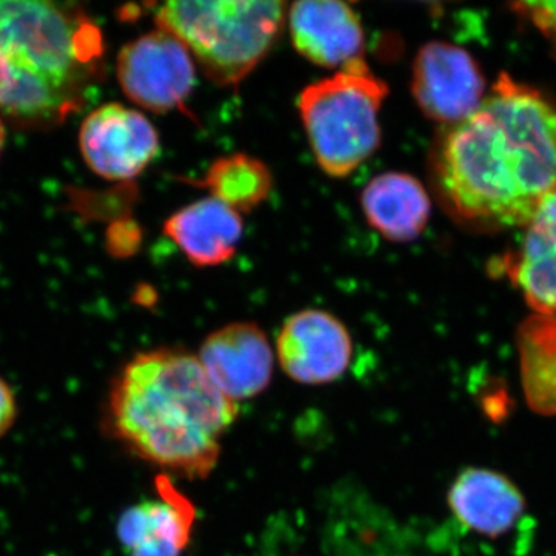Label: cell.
Instances as JSON below:
<instances>
[{
    "mask_svg": "<svg viewBox=\"0 0 556 556\" xmlns=\"http://www.w3.org/2000/svg\"><path fill=\"white\" fill-rule=\"evenodd\" d=\"M515 9L532 22L556 50V2H525Z\"/></svg>",
    "mask_w": 556,
    "mask_h": 556,
    "instance_id": "d6986e66",
    "label": "cell"
},
{
    "mask_svg": "<svg viewBox=\"0 0 556 556\" xmlns=\"http://www.w3.org/2000/svg\"><path fill=\"white\" fill-rule=\"evenodd\" d=\"M239 415L195 354L161 346L139 351L116 372L102 427L130 455L197 481L217 467L223 437Z\"/></svg>",
    "mask_w": 556,
    "mask_h": 556,
    "instance_id": "7a4b0ae2",
    "label": "cell"
},
{
    "mask_svg": "<svg viewBox=\"0 0 556 556\" xmlns=\"http://www.w3.org/2000/svg\"><path fill=\"white\" fill-rule=\"evenodd\" d=\"M412 91L427 118L452 126L482 104L485 79L468 51L433 40L413 61Z\"/></svg>",
    "mask_w": 556,
    "mask_h": 556,
    "instance_id": "ba28073f",
    "label": "cell"
},
{
    "mask_svg": "<svg viewBox=\"0 0 556 556\" xmlns=\"http://www.w3.org/2000/svg\"><path fill=\"white\" fill-rule=\"evenodd\" d=\"M78 141L89 169L109 181L138 177L160 152L159 131L148 116L118 102L91 110Z\"/></svg>",
    "mask_w": 556,
    "mask_h": 556,
    "instance_id": "52a82bcc",
    "label": "cell"
},
{
    "mask_svg": "<svg viewBox=\"0 0 556 556\" xmlns=\"http://www.w3.org/2000/svg\"><path fill=\"white\" fill-rule=\"evenodd\" d=\"M159 500L123 511L116 535L127 556H181L195 525V507L161 478Z\"/></svg>",
    "mask_w": 556,
    "mask_h": 556,
    "instance_id": "7c38bea8",
    "label": "cell"
},
{
    "mask_svg": "<svg viewBox=\"0 0 556 556\" xmlns=\"http://www.w3.org/2000/svg\"><path fill=\"white\" fill-rule=\"evenodd\" d=\"M353 351V339L343 321L324 309H303L289 316L276 342L278 365L302 386H327L342 378Z\"/></svg>",
    "mask_w": 556,
    "mask_h": 556,
    "instance_id": "9c48e42d",
    "label": "cell"
},
{
    "mask_svg": "<svg viewBox=\"0 0 556 556\" xmlns=\"http://www.w3.org/2000/svg\"><path fill=\"white\" fill-rule=\"evenodd\" d=\"M197 357L208 380L236 404L270 386L277 361L268 336L252 321L215 329L201 343Z\"/></svg>",
    "mask_w": 556,
    "mask_h": 556,
    "instance_id": "30bf717a",
    "label": "cell"
},
{
    "mask_svg": "<svg viewBox=\"0 0 556 556\" xmlns=\"http://www.w3.org/2000/svg\"><path fill=\"white\" fill-rule=\"evenodd\" d=\"M104 38L89 14L43 0H0V115L24 127L64 123L104 78Z\"/></svg>",
    "mask_w": 556,
    "mask_h": 556,
    "instance_id": "3957f363",
    "label": "cell"
},
{
    "mask_svg": "<svg viewBox=\"0 0 556 556\" xmlns=\"http://www.w3.org/2000/svg\"><path fill=\"white\" fill-rule=\"evenodd\" d=\"M361 206L369 226L394 243L422 236L431 214L430 195L422 182L401 172L372 178L362 190Z\"/></svg>",
    "mask_w": 556,
    "mask_h": 556,
    "instance_id": "2e32d148",
    "label": "cell"
},
{
    "mask_svg": "<svg viewBox=\"0 0 556 556\" xmlns=\"http://www.w3.org/2000/svg\"><path fill=\"white\" fill-rule=\"evenodd\" d=\"M20 416V402L16 391L9 380L0 376V441L13 430Z\"/></svg>",
    "mask_w": 556,
    "mask_h": 556,
    "instance_id": "ffe728a7",
    "label": "cell"
},
{
    "mask_svg": "<svg viewBox=\"0 0 556 556\" xmlns=\"http://www.w3.org/2000/svg\"><path fill=\"white\" fill-rule=\"evenodd\" d=\"M543 321L522 334V378L532 408L556 413V320Z\"/></svg>",
    "mask_w": 556,
    "mask_h": 556,
    "instance_id": "ac0fdd59",
    "label": "cell"
},
{
    "mask_svg": "<svg viewBox=\"0 0 556 556\" xmlns=\"http://www.w3.org/2000/svg\"><path fill=\"white\" fill-rule=\"evenodd\" d=\"M448 506L455 517L479 535L501 536L518 525L526 501L518 486L497 471L468 468L453 482Z\"/></svg>",
    "mask_w": 556,
    "mask_h": 556,
    "instance_id": "5bb4252c",
    "label": "cell"
},
{
    "mask_svg": "<svg viewBox=\"0 0 556 556\" xmlns=\"http://www.w3.org/2000/svg\"><path fill=\"white\" fill-rule=\"evenodd\" d=\"M7 142V126L5 119L0 115V156H2L3 149H5Z\"/></svg>",
    "mask_w": 556,
    "mask_h": 556,
    "instance_id": "44dd1931",
    "label": "cell"
},
{
    "mask_svg": "<svg viewBox=\"0 0 556 556\" xmlns=\"http://www.w3.org/2000/svg\"><path fill=\"white\" fill-rule=\"evenodd\" d=\"M287 17L277 0H185L155 13L156 28L181 40L219 87L240 86L276 46Z\"/></svg>",
    "mask_w": 556,
    "mask_h": 556,
    "instance_id": "277c9868",
    "label": "cell"
},
{
    "mask_svg": "<svg viewBox=\"0 0 556 556\" xmlns=\"http://www.w3.org/2000/svg\"><path fill=\"white\" fill-rule=\"evenodd\" d=\"M193 185L207 189L212 199L239 214H249L269 199L274 179L262 160L248 153H233L215 160L204 178Z\"/></svg>",
    "mask_w": 556,
    "mask_h": 556,
    "instance_id": "e0dca14e",
    "label": "cell"
},
{
    "mask_svg": "<svg viewBox=\"0 0 556 556\" xmlns=\"http://www.w3.org/2000/svg\"><path fill=\"white\" fill-rule=\"evenodd\" d=\"M442 206L479 229L525 228L556 192V104L500 79L470 116L442 126L430 156Z\"/></svg>",
    "mask_w": 556,
    "mask_h": 556,
    "instance_id": "6da1fadb",
    "label": "cell"
},
{
    "mask_svg": "<svg viewBox=\"0 0 556 556\" xmlns=\"http://www.w3.org/2000/svg\"><path fill=\"white\" fill-rule=\"evenodd\" d=\"M292 46L318 67L343 70L365 61L361 17L339 0H302L288 10Z\"/></svg>",
    "mask_w": 556,
    "mask_h": 556,
    "instance_id": "8fae6325",
    "label": "cell"
},
{
    "mask_svg": "<svg viewBox=\"0 0 556 556\" xmlns=\"http://www.w3.org/2000/svg\"><path fill=\"white\" fill-rule=\"evenodd\" d=\"M508 273L529 305L556 320V192L522 228L518 249L508 260Z\"/></svg>",
    "mask_w": 556,
    "mask_h": 556,
    "instance_id": "9a60e30c",
    "label": "cell"
},
{
    "mask_svg": "<svg viewBox=\"0 0 556 556\" xmlns=\"http://www.w3.org/2000/svg\"><path fill=\"white\" fill-rule=\"evenodd\" d=\"M388 86L367 62L339 70L309 84L298 105L318 167L332 178H345L379 149V112Z\"/></svg>",
    "mask_w": 556,
    "mask_h": 556,
    "instance_id": "5b68a950",
    "label": "cell"
},
{
    "mask_svg": "<svg viewBox=\"0 0 556 556\" xmlns=\"http://www.w3.org/2000/svg\"><path fill=\"white\" fill-rule=\"evenodd\" d=\"M163 230L192 265L208 268L237 254L243 219L239 212L207 197L172 214Z\"/></svg>",
    "mask_w": 556,
    "mask_h": 556,
    "instance_id": "4fadbf2b",
    "label": "cell"
},
{
    "mask_svg": "<svg viewBox=\"0 0 556 556\" xmlns=\"http://www.w3.org/2000/svg\"><path fill=\"white\" fill-rule=\"evenodd\" d=\"M116 79L139 109L164 115L185 110L195 86V61L181 40L156 28L119 50Z\"/></svg>",
    "mask_w": 556,
    "mask_h": 556,
    "instance_id": "8992f818",
    "label": "cell"
}]
</instances>
